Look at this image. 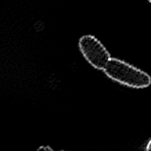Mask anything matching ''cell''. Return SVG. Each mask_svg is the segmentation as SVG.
<instances>
[{
    "label": "cell",
    "mask_w": 151,
    "mask_h": 151,
    "mask_svg": "<svg viewBox=\"0 0 151 151\" xmlns=\"http://www.w3.org/2000/svg\"><path fill=\"white\" fill-rule=\"evenodd\" d=\"M81 52L88 63L98 69H104L111 57L104 46L92 35H84L80 39Z\"/></svg>",
    "instance_id": "cell-2"
},
{
    "label": "cell",
    "mask_w": 151,
    "mask_h": 151,
    "mask_svg": "<svg viewBox=\"0 0 151 151\" xmlns=\"http://www.w3.org/2000/svg\"><path fill=\"white\" fill-rule=\"evenodd\" d=\"M42 149H44V150H52L50 147H40L38 150H42Z\"/></svg>",
    "instance_id": "cell-4"
},
{
    "label": "cell",
    "mask_w": 151,
    "mask_h": 151,
    "mask_svg": "<svg viewBox=\"0 0 151 151\" xmlns=\"http://www.w3.org/2000/svg\"><path fill=\"white\" fill-rule=\"evenodd\" d=\"M148 1H150V2H151V0H148Z\"/></svg>",
    "instance_id": "cell-5"
},
{
    "label": "cell",
    "mask_w": 151,
    "mask_h": 151,
    "mask_svg": "<svg viewBox=\"0 0 151 151\" xmlns=\"http://www.w3.org/2000/svg\"><path fill=\"white\" fill-rule=\"evenodd\" d=\"M103 70L112 80L132 88H147L151 84L148 74L118 59L110 58Z\"/></svg>",
    "instance_id": "cell-1"
},
{
    "label": "cell",
    "mask_w": 151,
    "mask_h": 151,
    "mask_svg": "<svg viewBox=\"0 0 151 151\" xmlns=\"http://www.w3.org/2000/svg\"><path fill=\"white\" fill-rule=\"evenodd\" d=\"M146 150H151V139L148 142L147 145V147H146Z\"/></svg>",
    "instance_id": "cell-3"
}]
</instances>
